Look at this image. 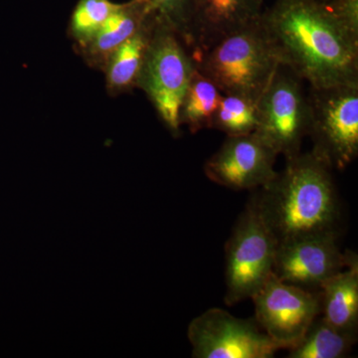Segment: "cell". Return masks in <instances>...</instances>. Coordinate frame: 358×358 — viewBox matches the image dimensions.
I'll return each instance as SVG.
<instances>
[{
  "label": "cell",
  "mask_w": 358,
  "mask_h": 358,
  "mask_svg": "<svg viewBox=\"0 0 358 358\" xmlns=\"http://www.w3.org/2000/svg\"><path fill=\"white\" fill-rule=\"evenodd\" d=\"M261 22L280 64L310 88L358 84V37L319 0H277Z\"/></svg>",
  "instance_id": "1"
},
{
  "label": "cell",
  "mask_w": 358,
  "mask_h": 358,
  "mask_svg": "<svg viewBox=\"0 0 358 358\" xmlns=\"http://www.w3.org/2000/svg\"><path fill=\"white\" fill-rule=\"evenodd\" d=\"M331 171L312 152H300L252 196L278 244L338 235L341 207Z\"/></svg>",
  "instance_id": "2"
},
{
  "label": "cell",
  "mask_w": 358,
  "mask_h": 358,
  "mask_svg": "<svg viewBox=\"0 0 358 358\" xmlns=\"http://www.w3.org/2000/svg\"><path fill=\"white\" fill-rule=\"evenodd\" d=\"M194 61L197 70L223 95L257 103L280 66L261 20L224 37Z\"/></svg>",
  "instance_id": "3"
},
{
  "label": "cell",
  "mask_w": 358,
  "mask_h": 358,
  "mask_svg": "<svg viewBox=\"0 0 358 358\" xmlns=\"http://www.w3.org/2000/svg\"><path fill=\"white\" fill-rule=\"evenodd\" d=\"M195 70L196 64L185 42L157 17L136 87L147 94L173 136L180 133L179 110Z\"/></svg>",
  "instance_id": "4"
},
{
  "label": "cell",
  "mask_w": 358,
  "mask_h": 358,
  "mask_svg": "<svg viewBox=\"0 0 358 358\" xmlns=\"http://www.w3.org/2000/svg\"><path fill=\"white\" fill-rule=\"evenodd\" d=\"M307 96L310 152L343 171L358 155V84L310 88Z\"/></svg>",
  "instance_id": "5"
},
{
  "label": "cell",
  "mask_w": 358,
  "mask_h": 358,
  "mask_svg": "<svg viewBox=\"0 0 358 358\" xmlns=\"http://www.w3.org/2000/svg\"><path fill=\"white\" fill-rule=\"evenodd\" d=\"M278 242L251 197L225 247L224 301L232 306L251 299L273 273Z\"/></svg>",
  "instance_id": "6"
},
{
  "label": "cell",
  "mask_w": 358,
  "mask_h": 358,
  "mask_svg": "<svg viewBox=\"0 0 358 358\" xmlns=\"http://www.w3.org/2000/svg\"><path fill=\"white\" fill-rule=\"evenodd\" d=\"M301 81L293 71L280 64L257 103L255 133L286 159L300 154L308 136L310 107Z\"/></svg>",
  "instance_id": "7"
},
{
  "label": "cell",
  "mask_w": 358,
  "mask_h": 358,
  "mask_svg": "<svg viewBox=\"0 0 358 358\" xmlns=\"http://www.w3.org/2000/svg\"><path fill=\"white\" fill-rule=\"evenodd\" d=\"M251 299L256 322L280 350L298 345L322 312L320 292L280 281L273 273Z\"/></svg>",
  "instance_id": "8"
},
{
  "label": "cell",
  "mask_w": 358,
  "mask_h": 358,
  "mask_svg": "<svg viewBox=\"0 0 358 358\" xmlns=\"http://www.w3.org/2000/svg\"><path fill=\"white\" fill-rule=\"evenodd\" d=\"M188 338L196 358H271L280 350L255 319H239L218 308L190 322Z\"/></svg>",
  "instance_id": "9"
},
{
  "label": "cell",
  "mask_w": 358,
  "mask_h": 358,
  "mask_svg": "<svg viewBox=\"0 0 358 358\" xmlns=\"http://www.w3.org/2000/svg\"><path fill=\"white\" fill-rule=\"evenodd\" d=\"M338 235H315L277 245L273 274L280 281L320 292L322 282L348 267L355 253L341 252Z\"/></svg>",
  "instance_id": "10"
},
{
  "label": "cell",
  "mask_w": 358,
  "mask_h": 358,
  "mask_svg": "<svg viewBox=\"0 0 358 358\" xmlns=\"http://www.w3.org/2000/svg\"><path fill=\"white\" fill-rule=\"evenodd\" d=\"M278 154L255 131L227 136L204 164L209 180L233 190L263 187L277 176Z\"/></svg>",
  "instance_id": "11"
},
{
  "label": "cell",
  "mask_w": 358,
  "mask_h": 358,
  "mask_svg": "<svg viewBox=\"0 0 358 358\" xmlns=\"http://www.w3.org/2000/svg\"><path fill=\"white\" fill-rule=\"evenodd\" d=\"M263 0H193L190 46L193 59L224 37L261 20Z\"/></svg>",
  "instance_id": "12"
},
{
  "label": "cell",
  "mask_w": 358,
  "mask_h": 358,
  "mask_svg": "<svg viewBox=\"0 0 358 358\" xmlns=\"http://www.w3.org/2000/svg\"><path fill=\"white\" fill-rule=\"evenodd\" d=\"M320 315L339 331L357 334L358 258L348 267L331 275L320 288Z\"/></svg>",
  "instance_id": "13"
},
{
  "label": "cell",
  "mask_w": 358,
  "mask_h": 358,
  "mask_svg": "<svg viewBox=\"0 0 358 358\" xmlns=\"http://www.w3.org/2000/svg\"><path fill=\"white\" fill-rule=\"evenodd\" d=\"M154 13L150 0L120 3L83 51L92 65L103 66L110 54L140 29Z\"/></svg>",
  "instance_id": "14"
},
{
  "label": "cell",
  "mask_w": 358,
  "mask_h": 358,
  "mask_svg": "<svg viewBox=\"0 0 358 358\" xmlns=\"http://www.w3.org/2000/svg\"><path fill=\"white\" fill-rule=\"evenodd\" d=\"M157 20V16L154 11L133 36L110 54L103 67L107 88L113 94L122 93L136 87Z\"/></svg>",
  "instance_id": "15"
},
{
  "label": "cell",
  "mask_w": 358,
  "mask_h": 358,
  "mask_svg": "<svg viewBox=\"0 0 358 358\" xmlns=\"http://www.w3.org/2000/svg\"><path fill=\"white\" fill-rule=\"evenodd\" d=\"M223 94L208 78L195 70L186 90L180 110V126L188 127L192 134L204 129H212L214 115L217 112Z\"/></svg>",
  "instance_id": "16"
},
{
  "label": "cell",
  "mask_w": 358,
  "mask_h": 358,
  "mask_svg": "<svg viewBox=\"0 0 358 358\" xmlns=\"http://www.w3.org/2000/svg\"><path fill=\"white\" fill-rule=\"evenodd\" d=\"M357 334L339 331L322 315L308 327L298 345L289 350V358L345 357L357 343Z\"/></svg>",
  "instance_id": "17"
},
{
  "label": "cell",
  "mask_w": 358,
  "mask_h": 358,
  "mask_svg": "<svg viewBox=\"0 0 358 358\" xmlns=\"http://www.w3.org/2000/svg\"><path fill=\"white\" fill-rule=\"evenodd\" d=\"M257 124V102L245 96L223 95L212 129L223 131L227 136H242L255 131Z\"/></svg>",
  "instance_id": "18"
},
{
  "label": "cell",
  "mask_w": 358,
  "mask_h": 358,
  "mask_svg": "<svg viewBox=\"0 0 358 358\" xmlns=\"http://www.w3.org/2000/svg\"><path fill=\"white\" fill-rule=\"evenodd\" d=\"M119 6L110 0H79L71 15L72 38L85 48Z\"/></svg>",
  "instance_id": "19"
},
{
  "label": "cell",
  "mask_w": 358,
  "mask_h": 358,
  "mask_svg": "<svg viewBox=\"0 0 358 358\" xmlns=\"http://www.w3.org/2000/svg\"><path fill=\"white\" fill-rule=\"evenodd\" d=\"M150 2L157 17L173 28L189 49L193 0H150Z\"/></svg>",
  "instance_id": "20"
},
{
  "label": "cell",
  "mask_w": 358,
  "mask_h": 358,
  "mask_svg": "<svg viewBox=\"0 0 358 358\" xmlns=\"http://www.w3.org/2000/svg\"><path fill=\"white\" fill-rule=\"evenodd\" d=\"M324 4L355 36L358 37V0H327Z\"/></svg>",
  "instance_id": "21"
},
{
  "label": "cell",
  "mask_w": 358,
  "mask_h": 358,
  "mask_svg": "<svg viewBox=\"0 0 358 358\" xmlns=\"http://www.w3.org/2000/svg\"><path fill=\"white\" fill-rule=\"evenodd\" d=\"M319 1H322V3H326V2L327 1V0H319Z\"/></svg>",
  "instance_id": "22"
}]
</instances>
